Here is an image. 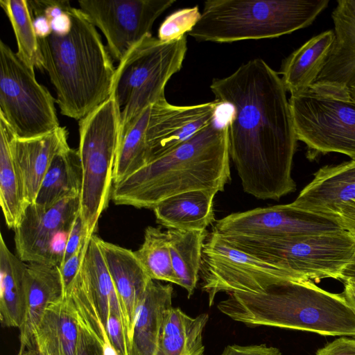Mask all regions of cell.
I'll use <instances>...</instances> for the list:
<instances>
[{"instance_id": "cell-1", "label": "cell", "mask_w": 355, "mask_h": 355, "mask_svg": "<svg viewBox=\"0 0 355 355\" xmlns=\"http://www.w3.org/2000/svg\"><path fill=\"white\" fill-rule=\"evenodd\" d=\"M210 89L215 100L232 107L228 150L243 191L261 200H278L293 192L291 176L297 136L282 78L255 58Z\"/></svg>"}, {"instance_id": "cell-2", "label": "cell", "mask_w": 355, "mask_h": 355, "mask_svg": "<svg viewBox=\"0 0 355 355\" xmlns=\"http://www.w3.org/2000/svg\"><path fill=\"white\" fill-rule=\"evenodd\" d=\"M215 121L173 150L114 184V203L153 209L182 193L223 191L231 180L228 123L219 125Z\"/></svg>"}, {"instance_id": "cell-3", "label": "cell", "mask_w": 355, "mask_h": 355, "mask_svg": "<svg viewBox=\"0 0 355 355\" xmlns=\"http://www.w3.org/2000/svg\"><path fill=\"white\" fill-rule=\"evenodd\" d=\"M69 33L38 38L44 69L60 112L81 120L112 94L116 69L96 26L80 8L71 7Z\"/></svg>"}, {"instance_id": "cell-4", "label": "cell", "mask_w": 355, "mask_h": 355, "mask_svg": "<svg viewBox=\"0 0 355 355\" xmlns=\"http://www.w3.org/2000/svg\"><path fill=\"white\" fill-rule=\"evenodd\" d=\"M217 308L248 326L355 338V313L342 293L325 291L311 280H286L259 293H228Z\"/></svg>"}, {"instance_id": "cell-5", "label": "cell", "mask_w": 355, "mask_h": 355, "mask_svg": "<svg viewBox=\"0 0 355 355\" xmlns=\"http://www.w3.org/2000/svg\"><path fill=\"white\" fill-rule=\"evenodd\" d=\"M329 0H208L188 33L198 42L277 37L311 25Z\"/></svg>"}, {"instance_id": "cell-6", "label": "cell", "mask_w": 355, "mask_h": 355, "mask_svg": "<svg viewBox=\"0 0 355 355\" xmlns=\"http://www.w3.org/2000/svg\"><path fill=\"white\" fill-rule=\"evenodd\" d=\"M223 104L218 101L193 105H175L165 97L148 106L120 139L113 184L162 157L216 119Z\"/></svg>"}, {"instance_id": "cell-7", "label": "cell", "mask_w": 355, "mask_h": 355, "mask_svg": "<svg viewBox=\"0 0 355 355\" xmlns=\"http://www.w3.org/2000/svg\"><path fill=\"white\" fill-rule=\"evenodd\" d=\"M187 44L186 35L171 42L150 35L119 62L111 94L121 110L119 141L144 109L165 97L166 83L182 68Z\"/></svg>"}, {"instance_id": "cell-8", "label": "cell", "mask_w": 355, "mask_h": 355, "mask_svg": "<svg viewBox=\"0 0 355 355\" xmlns=\"http://www.w3.org/2000/svg\"><path fill=\"white\" fill-rule=\"evenodd\" d=\"M219 237L229 245L283 269L297 280H340L342 271L355 254V236L346 230L278 239Z\"/></svg>"}, {"instance_id": "cell-9", "label": "cell", "mask_w": 355, "mask_h": 355, "mask_svg": "<svg viewBox=\"0 0 355 355\" xmlns=\"http://www.w3.org/2000/svg\"><path fill=\"white\" fill-rule=\"evenodd\" d=\"M120 111L111 96L78 122V150L83 172L80 215L87 237L95 234L98 219L111 198Z\"/></svg>"}, {"instance_id": "cell-10", "label": "cell", "mask_w": 355, "mask_h": 355, "mask_svg": "<svg viewBox=\"0 0 355 355\" xmlns=\"http://www.w3.org/2000/svg\"><path fill=\"white\" fill-rule=\"evenodd\" d=\"M289 105L297 140L308 156L339 153L355 160V99L313 85L291 95Z\"/></svg>"}, {"instance_id": "cell-11", "label": "cell", "mask_w": 355, "mask_h": 355, "mask_svg": "<svg viewBox=\"0 0 355 355\" xmlns=\"http://www.w3.org/2000/svg\"><path fill=\"white\" fill-rule=\"evenodd\" d=\"M0 116L19 139L48 134L60 123L55 99L35 78V69L0 41Z\"/></svg>"}, {"instance_id": "cell-12", "label": "cell", "mask_w": 355, "mask_h": 355, "mask_svg": "<svg viewBox=\"0 0 355 355\" xmlns=\"http://www.w3.org/2000/svg\"><path fill=\"white\" fill-rule=\"evenodd\" d=\"M200 277L209 306L219 293H259L283 281L297 280L283 269L229 245L212 233L208 234L203 246Z\"/></svg>"}, {"instance_id": "cell-13", "label": "cell", "mask_w": 355, "mask_h": 355, "mask_svg": "<svg viewBox=\"0 0 355 355\" xmlns=\"http://www.w3.org/2000/svg\"><path fill=\"white\" fill-rule=\"evenodd\" d=\"M343 230L338 217L314 213L288 204L231 214L216 221L211 233L221 237L278 239Z\"/></svg>"}, {"instance_id": "cell-14", "label": "cell", "mask_w": 355, "mask_h": 355, "mask_svg": "<svg viewBox=\"0 0 355 355\" xmlns=\"http://www.w3.org/2000/svg\"><path fill=\"white\" fill-rule=\"evenodd\" d=\"M79 212V196L64 198L47 209L34 202L27 205L14 229L17 257L24 262L59 266Z\"/></svg>"}, {"instance_id": "cell-15", "label": "cell", "mask_w": 355, "mask_h": 355, "mask_svg": "<svg viewBox=\"0 0 355 355\" xmlns=\"http://www.w3.org/2000/svg\"><path fill=\"white\" fill-rule=\"evenodd\" d=\"M175 0H81L80 9L103 33L110 56L119 62L146 37Z\"/></svg>"}, {"instance_id": "cell-16", "label": "cell", "mask_w": 355, "mask_h": 355, "mask_svg": "<svg viewBox=\"0 0 355 355\" xmlns=\"http://www.w3.org/2000/svg\"><path fill=\"white\" fill-rule=\"evenodd\" d=\"M335 42L313 84L337 92L355 85V0H339L332 12Z\"/></svg>"}, {"instance_id": "cell-17", "label": "cell", "mask_w": 355, "mask_h": 355, "mask_svg": "<svg viewBox=\"0 0 355 355\" xmlns=\"http://www.w3.org/2000/svg\"><path fill=\"white\" fill-rule=\"evenodd\" d=\"M97 241L125 311L130 352L137 313L147 286L153 279L148 277L133 251L98 236Z\"/></svg>"}, {"instance_id": "cell-18", "label": "cell", "mask_w": 355, "mask_h": 355, "mask_svg": "<svg viewBox=\"0 0 355 355\" xmlns=\"http://www.w3.org/2000/svg\"><path fill=\"white\" fill-rule=\"evenodd\" d=\"M355 200V160L320 168L291 203L314 213L337 217L341 206Z\"/></svg>"}, {"instance_id": "cell-19", "label": "cell", "mask_w": 355, "mask_h": 355, "mask_svg": "<svg viewBox=\"0 0 355 355\" xmlns=\"http://www.w3.org/2000/svg\"><path fill=\"white\" fill-rule=\"evenodd\" d=\"M68 132L60 126L42 136L19 139L11 143L12 156L20 174L27 205L35 202L40 184L53 157L69 146Z\"/></svg>"}, {"instance_id": "cell-20", "label": "cell", "mask_w": 355, "mask_h": 355, "mask_svg": "<svg viewBox=\"0 0 355 355\" xmlns=\"http://www.w3.org/2000/svg\"><path fill=\"white\" fill-rule=\"evenodd\" d=\"M58 266L28 263L26 271V305L19 328L20 350L33 346L36 328L47 307L64 293Z\"/></svg>"}, {"instance_id": "cell-21", "label": "cell", "mask_w": 355, "mask_h": 355, "mask_svg": "<svg viewBox=\"0 0 355 355\" xmlns=\"http://www.w3.org/2000/svg\"><path fill=\"white\" fill-rule=\"evenodd\" d=\"M173 288L151 280L139 304L130 355H157L168 311L173 307Z\"/></svg>"}, {"instance_id": "cell-22", "label": "cell", "mask_w": 355, "mask_h": 355, "mask_svg": "<svg viewBox=\"0 0 355 355\" xmlns=\"http://www.w3.org/2000/svg\"><path fill=\"white\" fill-rule=\"evenodd\" d=\"M78 336L76 309L67 290L46 309L35 329L33 346L42 355H76Z\"/></svg>"}, {"instance_id": "cell-23", "label": "cell", "mask_w": 355, "mask_h": 355, "mask_svg": "<svg viewBox=\"0 0 355 355\" xmlns=\"http://www.w3.org/2000/svg\"><path fill=\"white\" fill-rule=\"evenodd\" d=\"M217 193L196 190L168 198L153 209L156 221L167 229L206 230L216 222L214 199Z\"/></svg>"}, {"instance_id": "cell-24", "label": "cell", "mask_w": 355, "mask_h": 355, "mask_svg": "<svg viewBox=\"0 0 355 355\" xmlns=\"http://www.w3.org/2000/svg\"><path fill=\"white\" fill-rule=\"evenodd\" d=\"M78 274L83 284L96 302L103 324H105L109 318H116L123 324L127 336L125 311L95 234L88 240Z\"/></svg>"}, {"instance_id": "cell-25", "label": "cell", "mask_w": 355, "mask_h": 355, "mask_svg": "<svg viewBox=\"0 0 355 355\" xmlns=\"http://www.w3.org/2000/svg\"><path fill=\"white\" fill-rule=\"evenodd\" d=\"M334 42V31H326L311 37L284 60L279 73L286 91L296 94L315 82Z\"/></svg>"}, {"instance_id": "cell-26", "label": "cell", "mask_w": 355, "mask_h": 355, "mask_svg": "<svg viewBox=\"0 0 355 355\" xmlns=\"http://www.w3.org/2000/svg\"><path fill=\"white\" fill-rule=\"evenodd\" d=\"M67 290L74 304L78 326L76 355H119L110 340L97 304L78 273Z\"/></svg>"}, {"instance_id": "cell-27", "label": "cell", "mask_w": 355, "mask_h": 355, "mask_svg": "<svg viewBox=\"0 0 355 355\" xmlns=\"http://www.w3.org/2000/svg\"><path fill=\"white\" fill-rule=\"evenodd\" d=\"M27 264L8 249L0 234V320L2 327H21L26 313Z\"/></svg>"}, {"instance_id": "cell-28", "label": "cell", "mask_w": 355, "mask_h": 355, "mask_svg": "<svg viewBox=\"0 0 355 355\" xmlns=\"http://www.w3.org/2000/svg\"><path fill=\"white\" fill-rule=\"evenodd\" d=\"M82 181L83 172L78 150L68 146L53 157L34 203L47 209L64 198L80 196Z\"/></svg>"}, {"instance_id": "cell-29", "label": "cell", "mask_w": 355, "mask_h": 355, "mask_svg": "<svg viewBox=\"0 0 355 355\" xmlns=\"http://www.w3.org/2000/svg\"><path fill=\"white\" fill-rule=\"evenodd\" d=\"M15 136L0 116V204L8 227L13 230L27 205L22 180L12 153L11 143Z\"/></svg>"}, {"instance_id": "cell-30", "label": "cell", "mask_w": 355, "mask_h": 355, "mask_svg": "<svg viewBox=\"0 0 355 355\" xmlns=\"http://www.w3.org/2000/svg\"><path fill=\"white\" fill-rule=\"evenodd\" d=\"M208 320L207 313L193 318L178 307L170 309L157 355H205L202 333Z\"/></svg>"}, {"instance_id": "cell-31", "label": "cell", "mask_w": 355, "mask_h": 355, "mask_svg": "<svg viewBox=\"0 0 355 355\" xmlns=\"http://www.w3.org/2000/svg\"><path fill=\"white\" fill-rule=\"evenodd\" d=\"M173 272L179 286L191 297L200 278L202 249L208 236L207 230H182L168 229Z\"/></svg>"}, {"instance_id": "cell-32", "label": "cell", "mask_w": 355, "mask_h": 355, "mask_svg": "<svg viewBox=\"0 0 355 355\" xmlns=\"http://www.w3.org/2000/svg\"><path fill=\"white\" fill-rule=\"evenodd\" d=\"M0 6L12 27L17 45V56L31 68L42 70L39 39L34 30L28 1L0 0Z\"/></svg>"}, {"instance_id": "cell-33", "label": "cell", "mask_w": 355, "mask_h": 355, "mask_svg": "<svg viewBox=\"0 0 355 355\" xmlns=\"http://www.w3.org/2000/svg\"><path fill=\"white\" fill-rule=\"evenodd\" d=\"M134 253L151 279L179 284L173 270L166 232H162L160 227H147L144 242Z\"/></svg>"}, {"instance_id": "cell-34", "label": "cell", "mask_w": 355, "mask_h": 355, "mask_svg": "<svg viewBox=\"0 0 355 355\" xmlns=\"http://www.w3.org/2000/svg\"><path fill=\"white\" fill-rule=\"evenodd\" d=\"M200 15L198 6L175 11L160 25L157 38L163 42H171L183 37L195 26Z\"/></svg>"}, {"instance_id": "cell-35", "label": "cell", "mask_w": 355, "mask_h": 355, "mask_svg": "<svg viewBox=\"0 0 355 355\" xmlns=\"http://www.w3.org/2000/svg\"><path fill=\"white\" fill-rule=\"evenodd\" d=\"M89 237L86 239L79 249L63 264L59 266L64 287V291L72 284L79 272Z\"/></svg>"}, {"instance_id": "cell-36", "label": "cell", "mask_w": 355, "mask_h": 355, "mask_svg": "<svg viewBox=\"0 0 355 355\" xmlns=\"http://www.w3.org/2000/svg\"><path fill=\"white\" fill-rule=\"evenodd\" d=\"M87 238L89 237H87L85 233L83 223L79 212L70 230L64 257L59 266L69 259L79 249L82 243Z\"/></svg>"}, {"instance_id": "cell-37", "label": "cell", "mask_w": 355, "mask_h": 355, "mask_svg": "<svg viewBox=\"0 0 355 355\" xmlns=\"http://www.w3.org/2000/svg\"><path fill=\"white\" fill-rule=\"evenodd\" d=\"M315 355H355V338L340 336L318 349Z\"/></svg>"}, {"instance_id": "cell-38", "label": "cell", "mask_w": 355, "mask_h": 355, "mask_svg": "<svg viewBox=\"0 0 355 355\" xmlns=\"http://www.w3.org/2000/svg\"><path fill=\"white\" fill-rule=\"evenodd\" d=\"M220 355H282L281 351L266 344L252 345H227Z\"/></svg>"}, {"instance_id": "cell-39", "label": "cell", "mask_w": 355, "mask_h": 355, "mask_svg": "<svg viewBox=\"0 0 355 355\" xmlns=\"http://www.w3.org/2000/svg\"><path fill=\"white\" fill-rule=\"evenodd\" d=\"M337 217L345 230L355 236V200L341 206Z\"/></svg>"}, {"instance_id": "cell-40", "label": "cell", "mask_w": 355, "mask_h": 355, "mask_svg": "<svg viewBox=\"0 0 355 355\" xmlns=\"http://www.w3.org/2000/svg\"><path fill=\"white\" fill-rule=\"evenodd\" d=\"M50 23L52 33L59 36L68 35L72 27V21L69 10L53 18Z\"/></svg>"}, {"instance_id": "cell-41", "label": "cell", "mask_w": 355, "mask_h": 355, "mask_svg": "<svg viewBox=\"0 0 355 355\" xmlns=\"http://www.w3.org/2000/svg\"><path fill=\"white\" fill-rule=\"evenodd\" d=\"M33 27L38 38H45L52 33L50 21L43 15H33Z\"/></svg>"}, {"instance_id": "cell-42", "label": "cell", "mask_w": 355, "mask_h": 355, "mask_svg": "<svg viewBox=\"0 0 355 355\" xmlns=\"http://www.w3.org/2000/svg\"><path fill=\"white\" fill-rule=\"evenodd\" d=\"M342 295L355 313V283L345 282Z\"/></svg>"}, {"instance_id": "cell-43", "label": "cell", "mask_w": 355, "mask_h": 355, "mask_svg": "<svg viewBox=\"0 0 355 355\" xmlns=\"http://www.w3.org/2000/svg\"><path fill=\"white\" fill-rule=\"evenodd\" d=\"M340 280L355 283V254L341 272Z\"/></svg>"}, {"instance_id": "cell-44", "label": "cell", "mask_w": 355, "mask_h": 355, "mask_svg": "<svg viewBox=\"0 0 355 355\" xmlns=\"http://www.w3.org/2000/svg\"><path fill=\"white\" fill-rule=\"evenodd\" d=\"M350 96L355 99V85L349 88Z\"/></svg>"}, {"instance_id": "cell-45", "label": "cell", "mask_w": 355, "mask_h": 355, "mask_svg": "<svg viewBox=\"0 0 355 355\" xmlns=\"http://www.w3.org/2000/svg\"><path fill=\"white\" fill-rule=\"evenodd\" d=\"M17 355H30L26 349L25 350H20L19 349V352Z\"/></svg>"}]
</instances>
